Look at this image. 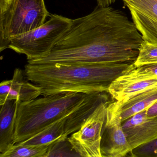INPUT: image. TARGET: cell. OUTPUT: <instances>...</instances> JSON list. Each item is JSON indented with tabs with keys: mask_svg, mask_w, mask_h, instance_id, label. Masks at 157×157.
Here are the masks:
<instances>
[{
	"mask_svg": "<svg viewBox=\"0 0 157 157\" xmlns=\"http://www.w3.org/2000/svg\"><path fill=\"white\" fill-rule=\"evenodd\" d=\"M143 40L133 22L113 7H97L71 20L67 31L49 55L33 64H86L134 62Z\"/></svg>",
	"mask_w": 157,
	"mask_h": 157,
	"instance_id": "1",
	"label": "cell"
},
{
	"mask_svg": "<svg viewBox=\"0 0 157 157\" xmlns=\"http://www.w3.org/2000/svg\"><path fill=\"white\" fill-rule=\"evenodd\" d=\"M130 63L86 64L27 63L25 72L40 87L43 96L65 93H108L111 82L124 74Z\"/></svg>",
	"mask_w": 157,
	"mask_h": 157,
	"instance_id": "2",
	"label": "cell"
},
{
	"mask_svg": "<svg viewBox=\"0 0 157 157\" xmlns=\"http://www.w3.org/2000/svg\"><path fill=\"white\" fill-rule=\"evenodd\" d=\"M89 94L67 92L19 101L15 122L14 142H23L54 122L78 110Z\"/></svg>",
	"mask_w": 157,
	"mask_h": 157,
	"instance_id": "3",
	"label": "cell"
},
{
	"mask_svg": "<svg viewBox=\"0 0 157 157\" xmlns=\"http://www.w3.org/2000/svg\"><path fill=\"white\" fill-rule=\"evenodd\" d=\"M44 0H10L0 12V51L11 39L43 25L49 16Z\"/></svg>",
	"mask_w": 157,
	"mask_h": 157,
	"instance_id": "4",
	"label": "cell"
},
{
	"mask_svg": "<svg viewBox=\"0 0 157 157\" xmlns=\"http://www.w3.org/2000/svg\"><path fill=\"white\" fill-rule=\"evenodd\" d=\"M49 17L41 26L11 39L8 48L25 55L28 61L49 55L71 24V19L61 15L52 14Z\"/></svg>",
	"mask_w": 157,
	"mask_h": 157,
	"instance_id": "5",
	"label": "cell"
},
{
	"mask_svg": "<svg viewBox=\"0 0 157 157\" xmlns=\"http://www.w3.org/2000/svg\"><path fill=\"white\" fill-rule=\"evenodd\" d=\"M109 101L101 103L82 125L68 138L80 157H102L101 133Z\"/></svg>",
	"mask_w": 157,
	"mask_h": 157,
	"instance_id": "6",
	"label": "cell"
},
{
	"mask_svg": "<svg viewBox=\"0 0 157 157\" xmlns=\"http://www.w3.org/2000/svg\"><path fill=\"white\" fill-rule=\"evenodd\" d=\"M131 151L122 127L120 102H110L102 130V157H124Z\"/></svg>",
	"mask_w": 157,
	"mask_h": 157,
	"instance_id": "7",
	"label": "cell"
},
{
	"mask_svg": "<svg viewBox=\"0 0 157 157\" xmlns=\"http://www.w3.org/2000/svg\"><path fill=\"white\" fill-rule=\"evenodd\" d=\"M145 42L157 45V0H122Z\"/></svg>",
	"mask_w": 157,
	"mask_h": 157,
	"instance_id": "8",
	"label": "cell"
},
{
	"mask_svg": "<svg viewBox=\"0 0 157 157\" xmlns=\"http://www.w3.org/2000/svg\"><path fill=\"white\" fill-rule=\"evenodd\" d=\"M146 109L122 122L123 130L132 150L157 137V116L147 117Z\"/></svg>",
	"mask_w": 157,
	"mask_h": 157,
	"instance_id": "9",
	"label": "cell"
},
{
	"mask_svg": "<svg viewBox=\"0 0 157 157\" xmlns=\"http://www.w3.org/2000/svg\"><path fill=\"white\" fill-rule=\"evenodd\" d=\"M41 95L40 87L29 81L20 68L14 70L11 79L3 81L0 84V105L8 100L27 101Z\"/></svg>",
	"mask_w": 157,
	"mask_h": 157,
	"instance_id": "10",
	"label": "cell"
},
{
	"mask_svg": "<svg viewBox=\"0 0 157 157\" xmlns=\"http://www.w3.org/2000/svg\"><path fill=\"white\" fill-rule=\"evenodd\" d=\"M157 86V77L123 74L110 83L108 93L117 101H123L147 89Z\"/></svg>",
	"mask_w": 157,
	"mask_h": 157,
	"instance_id": "11",
	"label": "cell"
},
{
	"mask_svg": "<svg viewBox=\"0 0 157 157\" xmlns=\"http://www.w3.org/2000/svg\"><path fill=\"white\" fill-rule=\"evenodd\" d=\"M18 100H8L1 105L0 112V153L6 152L15 144V122Z\"/></svg>",
	"mask_w": 157,
	"mask_h": 157,
	"instance_id": "12",
	"label": "cell"
},
{
	"mask_svg": "<svg viewBox=\"0 0 157 157\" xmlns=\"http://www.w3.org/2000/svg\"><path fill=\"white\" fill-rule=\"evenodd\" d=\"M157 101V86H156L135 94L125 101H119L122 122L146 110Z\"/></svg>",
	"mask_w": 157,
	"mask_h": 157,
	"instance_id": "13",
	"label": "cell"
},
{
	"mask_svg": "<svg viewBox=\"0 0 157 157\" xmlns=\"http://www.w3.org/2000/svg\"><path fill=\"white\" fill-rule=\"evenodd\" d=\"M50 144L23 145L15 143L9 150L1 153L0 157H46Z\"/></svg>",
	"mask_w": 157,
	"mask_h": 157,
	"instance_id": "14",
	"label": "cell"
},
{
	"mask_svg": "<svg viewBox=\"0 0 157 157\" xmlns=\"http://www.w3.org/2000/svg\"><path fill=\"white\" fill-rule=\"evenodd\" d=\"M68 137H62L49 145L46 157H80L73 148Z\"/></svg>",
	"mask_w": 157,
	"mask_h": 157,
	"instance_id": "15",
	"label": "cell"
},
{
	"mask_svg": "<svg viewBox=\"0 0 157 157\" xmlns=\"http://www.w3.org/2000/svg\"><path fill=\"white\" fill-rule=\"evenodd\" d=\"M154 63H157V45L143 41L137 58L132 64L134 66H139Z\"/></svg>",
	"mask_w": 157,
	"mask_h": 157,
	"instance_id": "16",
	"label": "cell"
},
{
	"mask_svg": "<svg viewBox=\"0 0 157 157\" xmlns=\"http://www.w3.org/2000/svg\"><path fill=\"white\" fill-rule=\"evenodd\" d=\"M131 157H157V137L132 150Z\"/></svg>",
	"mask_w": 157,
	"mask_h": 157,
	"instance_id": "17",
	"label": "cell"
},
{
	"mask_svg": "<svg viewBox=\"0 0 157 157\" xmlns=\"http://www.w3.org/2000/svg\"><path fill=\"white\" fill-rule=\"evenodd\" d=\"M124 74L136 76L157 77V63L134 66L131 64Z\"/></svg>",
	"mask_w": 157,
	"mask_h": 157,
	"instance_id": "18",
	"label": "cell"
},
{
	"mask_svg": "<svg viewBox=\"0 0 157 157\" xmlns=\"http://www.w3.org/2000/svg\"><path fill=\"white\" fill-rule=\"evenodd\" d=\"M146 110V114L147 117H152L157 116V101L152 105L148 107Z\"/></svg>",
	"mask_w": 157,
	"mask_h": 157,
	"instance_id": "19",
	"label": "cell"
},
{
	"mask_svg": "<svg viewBox=\"0 0 157 157\" xmlns=\"http://www.w3.org/2000/svg\"><path fill=\"white\" fill-rule=\"evenodd\" d=\"M98 6L101 7H108L114 3L116 0H95Z\"/></svg>",
	"mask_w": 157,
	"mask_h": 157,
	"instance_id": "20",
	"label": "cell"
},
{
	"mask_svg": "<svg viewBox=\"0 0 157 157\" xmlns=\"http://www.w3.org/2000/svg\"><path fill=\"white\" fill-rule=\"evenodd\" d=\"M10 0H0V12L4 10Z\"/></svg>",
	"mask_w": 157,
	"mask_h": 157,
	"instance_id": "21",
	"label": "cell"
}]
</instances>
